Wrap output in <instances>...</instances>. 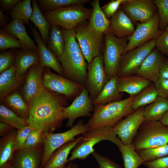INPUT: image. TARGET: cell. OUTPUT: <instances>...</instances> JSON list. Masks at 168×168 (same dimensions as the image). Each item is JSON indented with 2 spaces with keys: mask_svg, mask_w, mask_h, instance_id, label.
Returning a JSON list of instances; mask_svg holds the SVG:
<instances>
[{
  "mask_svg": "<svg viewBox=\"0 0 168 168\" xmlns=\"http://www.w3.org/2000/svg\"><path fill=\"white\" fill-rule=\"evenodd\" d=\"M40 63L38 51L24 50L18 52L16 55L14 65L16 68V75L22 77L28 68Z\"/></svg>",
  "mask_w": 168,
  "mask_h": 168,
  "instance_id": "83f0119b",
  "label": "cell"
},
{
  "mask_svg": "<svg viewBox=\"0 0 168 168\" xmlns=\"http://www.w3.org/2000/svg\"><path fill=\"white\" fill-rule=\"evenodd\" d=\"M168 144V126L160 121L144 122L131 143L135 151L153 148Z\"/></svg>",
  "mask_w": 168,
  "mask_h": 168,
  "instance_id": "5b68a950",
  "label": "cell"
},
{
  "mask_svg": "<svg viewBox=\"0 0 168 168\" xmlns=\"http://www.w3.org/2000/svg\"><path fill=\"white\" fill-rule=\"evenodd\" d=\"M22 77L16 75V68L14 65L0 73L1 100H3L19 86L21 81Z\"/></svg>",
  "mask_w": 168,
  "mask_h": 168,
  "instance_id": "d4e9b609",
  "label": "cell"
},
{
  "mask_svg": "<svg viewBox=\"0 0 168 168\" xmlns=\"http://www.w3.org/2000/svg\"><path fill=\"white\" fill-rule=\"evenodd\" d=\"M143 107L135 110L112 128L122 143L131 144L139 127L144 122Z\"/></svg>",
  "mask_w": 168,
  "mask_h": 168,
  "instance_id": "5bb4252c",
  "label": "cell"
},
{
  "mask_svg": "<svg viewBox=\"0 0 168 168\" xmlns=\"http://www.w3.org/2000/svg\"><path fill=\"white\" fill-rule=\"evenodd\" d=\"M73 30L76 39L88 64L95 58L102 55L104 35L92 29L86 21L80 23Z\"/></svg>",
  "mask_w": 168,
  "mask_h": 168,
  "instance_id": "ba28073f",
  "label": "cell"
},
{
  "mask_svg": "<svg viewBox=\"0 0 168 168\" xmlns=\"http://www.w3.org/2000/svg\"><path fill=\"white\" fill-rule=\"evenodd\" d=\"M119 150L122 155L124 168H138L145 161L138 154L131 144H123Z\"/></svg>",
  "mask_w": 168,
  "mask_h": 168,
  "instance_id": "836d02e7",
  "label": "cell"
},
{
  "mask_svg": "<svg viewBox=\"0 0 168 168\" xmlns=\"http://www.w3.org/2000/svg\"><path fill=\"white\" fill-rule=\"evenodd\" d=\"M48 48L58 58L62 54L65 46V39L61 27L51 25Z\"/></svg>",
  "mask_w": 168,
  "mask_h": 168,
  "instance_id": "d6a6232c",
  "label": "cell"
},
{
  "mask_svg": "<svg viewBox=\"0 0 168 168\" xmlns=\"http://www.w3.org/2000/svg\"><path fill=\"white\" fill-rule=\"evenodd\" d=\"M71 168H79L76 164L73 163Z\"/></svg>",
  "mask_w": 168,
  "mask_h": 168,
  "instance_id": "680465c9",
  "label": "cell"
},
{
  "mask_svg": "<svg viewBox=\"0 0 168 168\" xmlns=\"http://www.w3.org/2000/svg\"><path fill=\"white\" fill-rule=\"evenodd\" d=\"M110 20L109 31L117 38L130 36L135 30L133 22L120 7Z\"/></svg>",
  "mask_w": 168,
  "mask_h": 168,
  "instance_id": "ffe728a7",
  "label": "cell"
},
{
  "mask_svg": "<svg viewBox=\"0 0 168 168\" xmlns=\"http://www.w3.org/2000/svg\"><path fill=\"white\" fill-rule=\"evenodd\" d=\"M125 0H112L101 7L104 14L109 19L119 9Z\"/></svg>",
  "mask_w": 168,
  "mask_h": 168,
  "instance_id": "f6af8a7d",
  "label": "cell"
},
{
  "mask_svg": "<svg viewBox=\"0 0 168 168\" xmlns=\"http://www.w3.org/2000/svg\"><path fill=\"white\" fill-rule=\"evenodd\" d=\"M141 158L145 161H151L168 156V144L153 148L136 151Z\"/></svg>",
  "mask_w": 168,
  "mask_h": 168,
  "instance_id": "f35d334b",
  "label": "cell"
},
{
  "mask_svg": "<svg viewBox=\"0 0 168 168\" xmlns=\"http://www.w3.org/2000/svg\"><path fill=\"white\" fill-rule=\"evenodd\" d=\"M16 132L13 131L1 139L0 143V168L9 163L13 157Z\"/></svg>",
  "mask_w": 168,
  "mask_h": 168,
  "instance_id": "1f68e13d",
  "label": "cell"
},
{
  "mask_svg": "<svg viewBox=\"0 0 168 168\" xmlns=\"http://www.w3.org/2000/svg\"><path fill=\"white\" fill-rule=\"evenodd\" d=\"M0 122L7 124L17 130L28 125L26 119L19 116L3 105H0Z\"/></svg>",
  "mask_w": 168,
  "mask_h": 168,
  "instance_id": "e575fe53",
  "label": "cell"
},
{
  "mask_svg": "<svg viewBox=\"0 0 168 168\" xmlns=\"http://www.w3.org/2000/svg\"><path fill=\"white\" fill-rule=\"evenodd\" d=\"M160 77L168 79V59L165 58L161 64Z\"/></svg>",
  "mask_w": 168,
  "mask_h": 168,
  "instance_id": "816d5d0a",
  "label": "cell"
},
{
  "mask_svg": "<svg viewBox=\"0 0 168 168\" xmlns=\"http://www.w3.org/2000/svg\"><path fill=\"white\" fill-rule=\"evenodd\" d=\"M81 139V136L78 137L57 149L43 168H65L68 162L69 155Z\"/></svg>",
  "mask_w": 168,
  "mask_h": 168,
  "instance_id": "cb8c5ba5",
  "label": "cell"
},
{
  "mask_svg": "<svg viewBox=\"0 0 168 168\" xmlns=\"http://www.w3.org/2000/svg\"><path fill=\"white\" fill-rule=\"evenodd\" d=\"M2 168H14L12 165L10 163H8Z\"/></svg>",
  "mask_w": 168,
  "mask_h": 168,
  "instance_id": "9f6ffc18",
  "label": "cell"
},
{
  "mask_svg": "<svg viewBox=\"0 0 168 168\" xmlns=\"http://www.w3.org/2000/svg\"><path fill=\"white\" fill-rule=\"evenodd\" d=\"M65 98L43 86L28 105V125L44 134L53 133L65 119L63 110L67 104Z\"/></svg>",
  "mask_w": 168,
  "mask_h": 168,
  "instance_id": "6da1fadb",
  "label": "cell"
},
{
  "mask_svg": "<svg viewBox=\"0 0 168 168\" xmlns=\"http://www.w3.org/2000/svg\"><path fill=\"white\" fill-rule=\"evenodd\" d=\"M159 19L157 12L150 19L138 23L133 34L129 37L124 53L151 40H156L164 31L160 30Z\"/></svg>",
  "mask_w": 168,
  "mask_h": 168,
  "instance_id": "7c38bea8",
  "label": "cell"
},
{
  "mask_svg": "<svg viewBox=\"0 0 168 168\" xmlns=\"http://www.w3.org/2000/svg\"><path fill=\"white\" fill-rule=\"evenodd\" d=\"M89 0H39L37 2L41 11H52L68 6L83 5Z\"/></svg>",
  "mask_w": 168,
  "mask_h": 168,
  "instance_id": "74e56055",
  "label": "cell"
},
{
  "mask_svg": "<svg viewBox=\"0 0 168 168\" xmlns=\"http://www.w3.org/2000/svg\"><path fill=\"white\" fill-rule=\"evenodd\" d=\"M165 58L156 48H154L142 63L137 74L154 83L160 77L161 68Z\"/></svg>",
  "mask_w": 168,
  "mask_h": 168,
  "instance_id": "e0dca14e",
  "label": "cell"
},
{
  "mask_svg": "<svg viewBox=\"0 0 168 168\" xmlns=\"http://www.w3.org/2000/svg\"><path fill=\"white\" fill-rule=\"evenodd\" d=\"M158 97L154 84L150 85L135 96L133 102L132 109L136 110L153 102Z\"/></svg>",
  "mask_w": 168,
  "mask_h": 168,
  "instance_id": "d590c367",
  "label": "cell"
},
{
  "mask_svg": "<svg viewBox=\"0 0 168 168\" xmlns=\"http://www.w3.org/2000/svg\"><path fill=\"white\" fill-rule=\"evenodd\" d=\"M166 30V31H168V25L167 26V27H166V30Z\"/></svg>",
  "mask_w": 168,
  "mask_h": 168,
  "instance_id": "91938a15",
  "label": "cell"
},
{
  "mask_svg": "<svg viewBox=\"0 0 168 168\" xmlns=\"http://www.w3.org/2000/svg\"><path fill=\"white\" fill-rule=\"evenodd\" d=\"M143 165L147 168H168V156L151 161H145Z\"/></svg>",
  "mask_w": 168,
  "mask_h": 168,
  "instance_id": "681fc988",
  "label": "cell"
},
{
  "mask_svg": "<svg viewBox=\"0 0 168 168\" xmlns=\"http://www.w3.org/2000/svg\"><path fill=\"white\" fill-rule=\"evenodd\" d=\"M94 105L88 92L85 87L81 93L75 98L71 104L63 110L65 119H67V127H72L75 121L82 117H91Z\"/></svg>",
  "mask_w": 168,
  "mask_h": 168,
  "instance_id": "9a60e30c",
  "label": "cell"
},
{
  "mask_svg": "<svg viewBox=\"0 0 168 168\" xmlns=\"http://www.w3.org/2000/svg\"><path fill=\"white\" fill-rule=\"evenodd\" d=\"M154 84L158 96L168 100V79L160 77Z\"/></svg>",
  "mask_w": 168,
  "mask_h": 168,
  "instance_id": "c3c4849f",
  "label": "cell"
},
{
  "mask_svg": "<svg viewBox=\"0 0 168 168\" xmlns=\"http://www.w3.org/2000/svg\"><path fill=\"white\" fill-rule=\"evenodd\" d=\"M42 76L43 87L47 90L69 99L76 98L82 92L84 86L75 83L51 72L45 67Z\"/></svg>",
  "mask_w": 168,
  "mask_h": 168,
  "instance_id": "30bf717a",
  "label": "cell"
},
{
  "mask_svg": "<svg viewBox=\"0 0 168 168\" xmlns=\"http://www.w3.org/2000/svg\"><path fill=\"white\" fill-rule=\"evenodd\" d=\"M135 96L94 106L93 113L86 123L89 130L103 127H113L122 119L135 110L132 108Z\"/></svg>",
  "mask_w": 168,
  "mask_h": 168,
  "instance_id": "3957f363",
  "label": "cell"
},
{
  "mask_svg": "<svg viewBox=\"0 0 168 168\" xmlns=\"http://www.w3.org/2000/svg\"><path fill=\"white\" fill-rule=\"evenodd\" d=\"M33 13L30 20L40 31L42 40L46 45L48 44L51 25L42 13L37 1H32Z\"/></svg>",
  "mask_w": 168,
  "mask_h": 168,
  "instance_id": "f546056e",
  "label": "cell"
},
{
  "mask_svg": "<svg viewBox=\"0 0 168 168\" xmlns=\"http://www.w3.org/2000/svg\"><path fill=\"white\" fill-rule=\"evenodd\" d=\"M92 12L89 20V26L96 32L103 35L109 30L110 20L105 16L100 5L99 0L92 1Z\"/></svg>",
  "mask_w": 168,
  "mask_h": 168,
  "instance_id": "484cf974",
  "label": "cell"
},
{
  "mask_svg": "<svg viewBox=\"0 0 168 168\" xmlns=\"http://www.w3.org/2000/svg\"><path fill=\"white\" fill-rule=\"evenodd\" d=\"M104 140L112 142L119 149L123 144L111 127H103L89 130L81 136L80 141L72 151L68 162L85 159L95 152V145Z\"/></svg>",
  "mask_w": 168,
  "mask_h": 168,
  "instance_id": "277c9868",
  "label": "cell"
},
{
  "mask_svg": "<svg viewBox=\"0 0 168 168\" xmlns=\"http://www.w3.org/2000/svg\"><path fill=\"white\" fill-rule=\"evenodd\" d=\"M12 34L4 30H0V51H2L8 49L18 48L21 47L19 40Z\"/></svg>",
  "mask_w": 168,
  "mask_h": 168,
  "instance_id": "60d3db41",
  "label": "cell"
},
{
  "mask_svg": "<svg viewBox=\"0 0 168 168\" xmlns=\"http://www.w3.org/2000/svg\"><path fill=\"white\" fill-rule=\"evenodd\" d=\"M91 154L97 162L98 168H121L116 162L106 156L95 151Z\"/></svg>",
  "mask_w": 168,
  "mask_h": 168,
  "instance_id": "bcb514c9",
  "label": "cell"
},
{
  "mask_svg": "<svg viewBox=\"0 0 168 168\" xmlns=\"http://www.w3.org/2000/svg\"><path fill=\"white\" fill-rule=\"evenodd\" d=\"M118 78L116 76L108 80L99 95L92 100L94 106L120 100L122 95L118 89Z\"/></svg>",
  "mask_w": 168,
  "mask_h": 168,
  "instance_id": "4316f807",
  "label": "cell"
},
{
  "mask_svg": "<svg viewBox=\"0 0 168 168\" xmlns=\"http://www.w3.org/2000/svg\"><path fill=\"white\" fill-rule=\"evenodd\" d=\"M151 82L135 74L118 77V87L120 93L125 92L130 96H136L150 86Z\"/></svg>",
  "mask_w": 168,
  "mask_h": 168,
  "instance_id": "44dd1931",
  "label": "cell"
},
{
  "mask_svg": "<svg viewBox=\"0 0 168 168\" xmlns=\"http://www.w3.org/2000/svg\"><path fill=\"white\" fill-rule=\"evenodd\" d=\"M24 23L19 20L12 19L3 27V29L18 38L23 50L38 51V47L28 35Z\"/></svg>",
  "mask_w": 168,
  "mask_h": 168,
  "instance_id": "7402d4cb",
  "label": "cell"
},
{
  "mask_svg": "<svg viewBox=\"0 0 168 168\" xmlns=\"http://www.w3.org/2000/svg\"><path fill=\"white\" fill-rule=\"evenodd\" d=\"M33 8L30 0H20L11 10L10 14L12 19H17L26 24H29V20L32 15Z\"/></svg>",
  "mask_w": 168,
  "mask_h": 168,
  "instance_id": "8d00e7d4",
  "label": "cell"
},
{
  "mask_svg": "<svg viewBox=\"0 0 168 168\" xmlns=\"http://www.w3.org/2000/svg\"><path fill=\"white\" fill-rule=\"evenodd\" d=\"M13 128L9 125L2 122L0 123V135L1 136H6Z\"/></svg>",
  "mask_w": 168,
  "mask_h": 168,
  "instance_id": "f5cc1de1",
  "label": "cell"
},
{
  "mask_svg": "<svg viewBox=\"0 0 168 168\" xmlns=\"http://www.w3.org/2000/svg\"><path fill=\"white\" fill-rule=\"evenodd\" d=\"M8 20L7 16L4 14L0 10V26L3 27L7 24L6 22Z\"/></svg>",
  "mask_w": 168,
  "mask_h": 168,
  "instance_id": "db71d44e",
  "label": "cell"
},
{
  "mask_svg": "<svg viewBox=\"0 0 168 168\" xmlns=\"http://www.w3.org/2000/svg\"><path fill=\"white\" fill-rule=\"evenodd\" d=\"M155 40H151L125 53L121 58L117 76L137 74L142 63L155 47Z\"/></svg>",
  "mask_w": 168,
  "mask_h": 168,
  "instance_id": "8fae6325",
  "label": "cell"
},
{
  "mask_svg": "<svg viewBox=\"0 0 168 168\" xmlns=\"http://www.w3.org/2000/svg\"><path fill=\"white\" fill-rule=\"evenodd\" d=\"M7 107L17 115L27 119L29 114L28 106L21 94L14 91L3 100Z\"/></svg>",
  "mask_w": 168,
  "mask_h": 168,
  "instance_id": "4dcf8cb0",
  "label": "cell"
},
{
  "mask_svg": "<svg viewBox=\"0 0 168 168\" xmlns=\"http://www.w3.org/2000/svg\"><path fill=\"white\" fill-rule=\"evenodd\" d=\"M44 68L40 63L30 67L22 89L23 97L28 105L32 98L43 86L42 76Z\"/></svg>",
  "mask_w": 168,
  "mask_h": 168,
  "instance_id": "d6986e66",
  "label": "cell"
},
{
  "mask_svg": "<svg viewBox=\"0 0 168 168\" xmlns=\"http://www.w3.org/2000/svg\"><path fill=\"white\" fill-rule=\"evenodd\" d=\"M103 63L108 80L117 76L120 62L127 47L129 37L118 38L109 30L104 35Z\"/></svg>",
  "mask_w": 168,
  "mask_h": 168,
  "instance_id": "52a82bcc",
  "label": "cell"
},
{
  "mask_svg": "<svg viewBox=\"0 0 168 168\" xmlns=\"http://www.w3.org/2000/svg\"><path fill=\"white\" fill-rule=\"evenodd\" d=\"M34 129L28 125L21 129L17 130L15 141L16 151L24 149L27 138Z\"/></svg>",
  "mask_w": 168,
  "mask_h": 168,
  "instance_id": "7bdbcfd3",
  "label": "cell"
},
{
  "mask_svg": "<svg viewBox=\"0 0 168 168\" xmlns=\"http://www.w3.org/2000/svg\"><path fill=\"white\" fill-rule=\"evenodd\" d=\"M168 111V100L158 96L144 108V122L159 121Z\"/></svg>",
  "mask_w": 168,
  "mask_h": 168,
  "instance_id": "f1b7e54d",
  "label": "cell"
},
{
  "mask_svg": "<svg viewBox=\"0 0 168 168\" xmlns=\"http://www.w3.org/2000/svg\"><path fill=\"white\" fill-rule=\"evenodd\" d=\"M120 7L133 23L145 22L157 12L152 0H125Z\"/></svg>",
  "mask_w": 168,
  "mask_h": 168,
  "instance_id": "2e32d148",
  "label": "cell"
},
{
  "mask_svg": "<svg viewBox=\"0 0 168 168\" xmlns=\"http://www.w3.org/2000/svg\"><path fill=\"white\" fill-rule=\"evenodd\" d=\"M108 81L105 70L103 55L97 56L88 64L85 87L93 100Z\"/></svg>",
  "mask_w": 168,
  "mask_h": 168,
  "instance_id": "4fadbf2b",
  "label": "cell"
},
{
  "mask_svg": "<svg viewBox=\"0 0 168 168\" xmlns=\"http://www.w3.org/2000/svg\"><path fill=\"white\" fill-rule=\"evenodd\" d=\"M72 162L70 163L65 168H71L72 166Z\"/></svg>",
  "mask_w": 168,
  "mask_h": 168,
  "instance_id": "6f0895ef",
  "label": "cell"
},
{
  "mask_svg": "<svg viewBox=\"0 0 168 168\" xmlns=\"http://www.w3.org/2000/svg\"><path fill=\"white\" fill-rule=\"evenodd\" d=\"M16 152L12 165L14 168H38L42 157L39 148Z\"/></svg>",
  "mask_w": 168,
  "mask_h": 168,
  "instance_id": "603a6c76",
  "label": "cell"
},
{
  "mask_svg": "<svg viewBox=\"0 0 168 168\" xmlns=\"http://www.w3.org/2000/svg\"><path fill=\"white\" fill-rule=\"evenodd\" d=\"M92 9L83 5H73L44 12L43 14L51 25L68 30L73 29L81 22L89 20Z\"/></svg>",
  "mask_w": 168,
  "mask_h": 168,
  "instance_id": "8992f818",
  "label": "cell"
},
{
  "mask_svg": "<svg viewBox=\"0 0 168 168\" xmlns=\"http://www.w3.org/2000/svg\"><path fill=\"white\" fill-rule=\"evenodd\" d=\"M16 55L12 51H4L0 54V72L14 65Z\"/></svg>",
  "mask_w": 168,
  "mask_h": 168,
  "instance_id": "ee69618b",
  "label": "cell"
},
{
  "mask_svg": "<svg viewBox=\"0 0 168 168\" xmlns=\"http://www.w3.org/2000/svg\"><path fill=\"white\" fill-rule=\"evenodd\" d=\"M159 16V29L164 31L168 25V0H154Z\"/></svg>",
  "mask_w": 168,
  "mask_h": 168,
  "instance_id": "ab89813d",
  "label": "cell"
},
{
  "mask_svg": "<svg viewBox=\"0 0 168 168\" xmlns=\"http://www.w3.org/2000/svg\"><path fill=\"white\" fill-rule=\"evenodd\" d=\"M159 121L163 125L168 126V111Z\"/></svg>",
  "mask_w": 168,
  "mask_h": 168,
  "instance_id": "11a10c76",
  "label": "cell"
},
{
  "mask_svg": "<svg viewBox=\"0 0 168 168\" xmlns=\"http://www.w3.org/2000/svg\"><path fill=\"white\" fill-rule=\"evenodd\" d=\"M65 39L63 53L58 58L67 79L85 86L87 63L76 39L73 29L63 28Z\"/></svg>",
  "mask_w": 168,
  "mask_h": 168,
  "instance_id": "7a4b0ae2",
  "label": "cell"
},
{
  "mask_svg": "<svg viewBox=\"0 0 168 168\" xmlns=\"http://www.w3.org/2000/svg\"><path fill=\"white\" fill-rule=\"evenodd\" d=\"M19 0H0V6L1 11H11L19 2Z\"/></svg>",
  "mask_w": 168,
  "mask_h": 168,
  "instance_id": "f907efd6",
  "label": "cell"
},
{
  "mask_svg": "<svg viewBox=\"0 0 168 168\" xmlns=\"http://www.w3.org/2000/svg\"><path fill=\"white\" fill-rule=\"evenodd\" d=\"M88 131L89 128L86 124H84L83 121L81 120L65 132L44 134V147L41 162V167L43 168L45 166L52 154L57 149L75 140L76 136L83 134Z\"/></svg>",
  "mask_w": 168,
  "mask_h": 168,
  "instance_id": "9c48e42d",
  "label": "cell"
},
{
  "mask_svg": "<svg viewBox=\"0 0 168 168\" xmlns=\"http://www.w3.org/2000/svg\"><path fill=\"white\" fill-rule=\"evenodd\" d=\"M32 33L37 44L38 52L40 58V64L42 67L50 68L59 75L63 76L62 67L56 56L46 46L39 32L35 28L31 26Z\"/></svg>",
  "mask_w": 168,
  "mask_h": 168,
  "instance_id": "ac0fdd59",
  "label": "cell"
},
{
  "mask_svg": "<svg viewBox=\"0 0 168 168\" xmlns=\"http://www.w3.org/2000/svg\"><path fill=\"white\" fill-rule=\"evenodd\" d=\"M155 46L162 54L168 56V31L165 30L155 40Z\"/></svg>",
  "mask_w": 168,
  "mask_h": 168,
  "instance_id": "7dc6e473",
  "label": "cell"
},
{
  "mask_svg": "<svg viewBox=\"0 0 168 168\" xmlns=\"http://www.w3.org/2000/svg\"><path fill=\"white\" fill-rule=\"evenodd\" d=\"M44 140V133L39 130L34 128L27 138L24 149L30 150L38 148L43 144Z\"/></svg>",
  "mask_w": 168,
  "mask_h": 168,
  "instance_id": "b9f144b4",
  "label": "cell"
}]
</instances>
